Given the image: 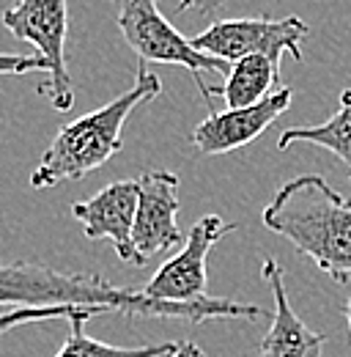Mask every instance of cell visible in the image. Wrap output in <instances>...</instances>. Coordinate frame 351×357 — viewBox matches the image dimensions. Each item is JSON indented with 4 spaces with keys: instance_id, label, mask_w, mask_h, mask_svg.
Listing matches in <instances>:
<instances>
[{
    "instance_id": "1",
    "label": "cell",
    "mask_w": 351,
    "mask_h": 357,
    "mask_svg": "<svg viewBox=\"0 0 351 357\" xmlns=\"http://www.w3.org/2000/svg\"><path fill=\"white\" fill-rule=\"evenodd\" d=\"M0 305L33 308V305H75L99 311L132 313V316H159V319H189L195 324L206 319H247L256 321L266 313L258 305H244L233 300L206 297L198 303H159L143 289H121L96 272H63L33 261L0 264Z\"/></svg>"
},
{
    "instance_id": "2",
    "label": "cell",
    "mask_w": 351,
    "mask_h": 357,
    "mask_svg": "<svg viewBox=\"0 0 351 357\" xmlns=\"http://www.w3.org/2000/svg\"><path fill=\"white\" fill-rule=\"evenodd\" d=\"M261 220L324 275L351 280V195L329 187L324 176L302 174L286 181L263 206Z\"/></svg>"
},
{
    "instance_id": "3",
    "label": "cell",
    "mask_w": 351,
    "mask_h": 357,
    "mask_svg": "<svg viewBox=\"0 0 351 357\" xmlns=\"http://www.w3.org/2000/svg\"><path fill=\"white\" fill-rule=\"evenodd\" d=\"M159 93H162L159 77L151 69H146V63L140 61L134 86L130 91H124L121 96L110 99L107 105L80 116L77 121L66 124L52 137L36 171L31 174V187L47 190L61 181H80L91 171L102 168L113 154L121 151V146H124L121 132H124L127 119L134 113V107L157 99Z\"/></svg>"
},
{
    "instance_id": "4",
    "label": "cell",
    "mask_w": 351,
    "mask_h": 357,
    "mask_svg": "<svg viewBox=\"0 0 351 357\" xmlns=\"http://www.w3.org/2000/svg\"><path fill=\"white\" fill-rule=\"evenodd\" d=\"M3 25L20 42L36 47L49 66V80L42 93L49 96L58 113L75 107V86L66 63V36H69V6L66 0H20L3 11Z\"/></svg>"
},
{
    "instance_id": "5",
    "label": "cell",
    "mask_w": 351,
    "mask_h": 357,
    "mask_svg": "<svg viewBox=\"0 0 351 357\" xmlns=\"http://www.w3.org/2000/svg\"><path fill=\"white\" fill-rule=\"evenodd\" d=\"M118 3V31L124 42L140 55L143 63H173L192 72L198 91L206 89L203 75L217 72L225 75L231 66L219 58H212L195 50L189 39H184L173 25L162 17L159 0H116Z\"/></svg>"
},
{
    "instance_id": "6",
    "label": "cell",
    "mask_w": 351,
    "mask_h": 357,
    "mask_svg": "<svg viewBox=\"0 0 351 357\" xmlns=\"http://www.w3.org/2000/svg\"><path fill=\"white\" fill-rule=\"evenodd\" d=\"M307 33H310L307 22L297 14L286 20L250 17V20H219L189 42L195 50L219 58L225 63H233L247 55H266L272 61H280L286 52L294 61H302L305 58L302 39Z\"/></svg>"
},
{
    "instance_id": "7",
    "label": "cell",
    "mask_w": 351,
    "mask_h": 357,
    "mask_svg": "<svg viewBox=\"0 0 351 357\" xmlns=\"http://www.w3.org/2000/svg\"><path fill=\"white\" fill-rule=\"evenodd\" d=\"M231 231H236V225L225 223L217 215L201 218L189 228L181 253H176L173 259H168L162 267L157 269L143 291L151 300L176 303V305L206 300L209 297V291H206V283H209L206 259H209L212 248Z\"/></svg>"
},
{
    "instance_id": "8",
    "label": "cell",
    "mask_w": 351,
    "mask_h": 357,
    "mask_svg": "<svg viewBox=\"0 0 351 357\" xmlns=\"http://www.w3.org/2000/svg\"><path fill=\"white\" fill-rule=\"evenodd\" d=\"M178 176L171 171H148L137 178V215H134V253L137 267L162 250H171L187 234L178 228Z\"/></svg>"
},
{
    "instance_id": "9",
    "label": "cell",
    "mask_w": 351,
    "mask_h": 357,
    "mask_svg": "<svg viewBox=\"0 0 351 357\" xmlns=\"http://www.w3.org/2000/svg\"><path fill=\"white\" fill-rule=\"evenodd\" d=\"M291 99H294V91L286 86V89L269 93L263 102L253 107H239V110H225V113L209 107L206 121H201L192 130V146L206 157L244 149L247 143L261 137L291 107Z\"/></svg>"
},
{
    "instance_id": "10",
    "label": "cell",
    "mask_w": 351,
    "mask_h": 357,
    "mask_svg": "<svg viewBox=\"0 0 351 357\" xmlns=\"http://www.w3.org/2000/svg\"><path fill=\"white\" fill-rule=\"evenodd\" d=\"M75 220L88 239H110L118 259L137 267L134 253V215H137V181H113L93 198L72 206Z\"/></svg>"
},
{
    "instance_id": "11",
    "label": "cell",
    "mask_w": 351,
    "mask_h": 357,
    "mask_svg": "<svg viewBox=\"0 0 351 357\" xmlns=\"http://www.w3.org/2000/svg\"><path fill=\"white\" fill-rule=\"evenodd\" d=\"M261 278L272 289L274 313H272V324L258 347V357H321L327 335L310 330L291 308V300L286 294L283 267L274 259H263Z\"/></svg>"
},
{
    "instance_id": "12",
    "label": "cell",
    "mask_w": 351,
    "mask_h": 357,
    "mask_svg": "<svg viewBox=\"0 0 351 357\" xmlns=\"http://www.w3.org/2000/svg\"><path fill=\"white\" fill-rule=\"evenodd\" d=\"M277 77H280V61H272L266 55H247L231 63L225 86L212 89V96H222L228 110L253 107L272 93Z\"/></svg>"
},
{
    "instance_id": "13",
    "label": "cell",
    "mask_w": 351,
    "mask_h": 357,
    "mask_svg": "<svg viewBox=\"0 0 351 357\" xmlns=\"http://www.w3.org/2000/svg\"><path fill=\"white\" fill-rule=\"evenodd\" d=\"M294 143H313V146L332 151L346 165V174L351 176V89L341 93V107L335 110V116H329L327 121H321L315 127L286 130L277 140V149L286 151Z\"/></svg>"
},
{
    "instance_id": "14",
    "label": "cell",
    "mask_w": 351,
    "mask_h": 357,
    "mask_svg": "<svg viewBox=\"0 0 351 357\" xmlns=\"http://www.w3.org/2000/svg\"><path fill=\"white\" fill-rule=\"evenodd\" d=\"M99 308H88L69 319V338L58 349L55 357H168L178 349L176 341H162V344H146V347H113L104 341H96L86 333V321L91 316H99Z\"/></svg>"
},
{
    "instance_id": "15",
    "label": "cell",
    "mask_w": 351,
    "mask_h": 357,
    "mask_svg": "<svg viewBox=\"0 0 351 357\" xmlns=\"http://www.w3.org/2000/svg\"><path fill=\"white\" fill-rule=\"evenodd\" d=\"M88 308H75V305H33V308H14L8 313H0V335L31 321H49V319H72Z\"/></svg>"
},
{
    "instance_id": "16",
    "label": "cell",
    "mask_w": 351,
    "mask_h": 357,
    "mask_svg": "<svg viewBox=\"0 0 351 357\" xmlns=\"http://www.w3.org/2000/svg\"><path fill=\"white\" fill-rule=\"evenodd\" d=\"M31 72H49L42 55H17V52H0V77H22Z\"/></svg>"
},
{
    "instance_id": "17",
    "label": "cell",
    "mask_w": 351,
    "mask_h": 357,
    "mask_svg": "<svg viewBox=\"0 0 351 357\" xmlns=\"http://www.w3.org/2000/svg\"><path fill=\"white\" fill-rule=\"evenodd\" d=\"M228 0H178V11H192L198 17H206L212 11L222 8Z\"/></svg>"
},
{
    "instance_id": "18",
    "label": "cell",
    "mask_w": 351,
    "mask_h": 357,
    "mask_svg": "<svg viewBox=\"0 0 351 357\" xmlns=\"http://www.w3.org/2000/svg\"><path fill=\"white\" fill-rule=\"evenodd\" d=\"M168 357H206V352H203L195 341H181V344H178V349Z\"/></svg>"
},
{
    "instance_id": "19",
    "label": "cell",
    "mask_w": 351,
    "mask_h": 357,
    "mask_svg": "<svg viewBox=\"0 0 351 357\" xmlns=\"http://www.w3.org/2000/svg\"><path fill=\"white\" fill-rule=\"evenodd\" d=\"M346 319H349V330H351V297L346 300ZM351 357V355H349Z\"/></svg>"
}]
</instances>
